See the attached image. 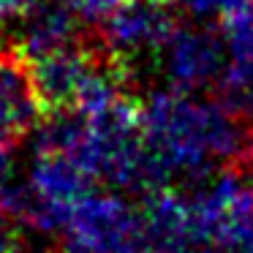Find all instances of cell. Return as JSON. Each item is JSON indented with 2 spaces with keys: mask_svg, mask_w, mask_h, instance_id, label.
<instances>
[{
  "mask_svg": "<svg viewBox=\"0 0 253 253\" xmlns=\"http://www.w3.org/2000/svg\"><path fill=\"white\" fill-rule=\"evenodd\" d=\"M164 74L171 90L199 93L220 82L226 66L223 30L207 25H177L164 44Z\"/></svg>",
  "mask_w": 253,
  "mask_h": 253,
  "instance_id": "4",
  "label": "cell"
},
{
  "mask_svg": "<svg viewBox=\"0 0 253 253\" xmlns=\"http://www.w3.org/2000/svg\"><path fill=\"white\" fill-rule=\"evenodd\" d=\"M126 0H77L79 14H82L84 22L90 25H98L101 19H106L115 8H120Z\"/></svg>",
  "mask_w": 253,
  "mask_h": 253,
  "instance_id": "7",
  "label": "cell"
},
{
  "mask_svg": "<svg viewBox=\"0 0 253 253\" xmlns=\"http://www.w3.org/2000/svg\"><path fill=\"white\" fill-rule=\"evenodd\" d=\"M28 180L66 218V223L71 220L74 207L98 185L95 177L77 158H71L66 153H36Z\"/></svg>",
  "mask_w": 253,
  "mask_h": 253,
  "instance_id": "6",
  "label": "cell"
},
{
  "mask_svg": "<svg viewBox=\"0 0 253 253\" xmlns=\"http://www.w3.org/2000/svg\"><path fill=\"white\" fill-rule=\"evenodd\" d=\"M44 117L30 63L17 46L0 44V142H19Z\"/></svg>",
  "mask_w": 253,
  "mask_h": 253,
  "instance_id": "5",
  "label": "cell"
},
{
  "mask_svg": "<svg viewBox=\"0 0 253 253\" xmlns=\"http://www.w3.org/2000/svg\"><path fill=\"white\" fill-rule=\"evenodd\" d=\"M60 253H147L139 210L117 191L87 193L74 207L60 240Z\"/></svg>",
  "mask_w": 253,
  "mask_h": 253,
  "instance_id": "2",
  "label": "cell"
},
{
  "mask_svg": "<svg viewBox=\"0 0 253 253\" xmlns=\"http://www.w3.org/2000/svg\"><path fill=\"white\" fill-rule=\"evenodd\" d=\"M142 131L169 182L202 185L215 164L253 161V123L237 117L218 98L158 90L142 101Z\"/></svg>",
  "mask_w": 253,
  "mask_h": 253,
  "instance_id": "1",
  "label": "cell"
},
{
  "mask_svg": "<svg viewBox=\"0 0 253 253\" xmlns=\"http://www.w3.org/2000/svg\"><path fill=\"white\" fill-rule=\"evenodd\" d=\"M17 223L0 210V253H17Z\"/></svg>",
  "mask_w": 253,
  "mask_h": 253,
  "instance_id": "8",
  "label": "cell"
},
{
  "mask_svg": "<svg viewBox=\"0 0 253 253\" xmlns=\"http://www.w3.org/2000/svg\"><path fill=\"white\" fill-rule=\"evenodd\" d=\"M174 28L177 17L169 8V0H126L95 25V39L109 55L128 66L136 55L161 52Z\"/></svg>",
  "mask_w": 253,
  "mask_h": 253,
  "instance_id": "3",
  "label": "cell"
}]
</instances>
